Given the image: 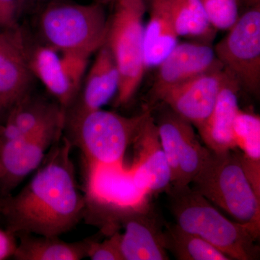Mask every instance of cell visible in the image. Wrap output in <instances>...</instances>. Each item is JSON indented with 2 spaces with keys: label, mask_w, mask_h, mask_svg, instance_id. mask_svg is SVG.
Segmentation results:
<instances>
[{
  "label": "cell",
  "mask_w": 260,
  "mask_h": 260,
  "mask_svg": "<svg viewBox=\"0 0 260 260\" xmlns=\"http://www.w3.org/2000/svg\"><path fill=\"white\" fill-rule=\"evenodd\" d=\"M53 145L49 158L18 194L0 197L4 228L20 234L59 237L84 217L85 198L77 185L66 137Z\"/></svg>",
  "instance_id": "1"
},
{
  "label": "cell",
  "mask_w": 260,
  "mask_h": 260,
  "mask_svg": "<svg viewBox=\"0 0 260 260\" xmlns=\"http://www.w3.org/2000/svg\"><path fill=\"white\" fill-rule=\"evenodd\" d=\"M176 224L204 239L231 260L259 259L257 237L246 225L225 218L189 185L171 186L166 191Z\"/></svg>",
  "instance_id": "2"
},
{
  "label": "cell",
  "mask_w": 260,
  "mask_h": 260,
  "mask_svg": "<svg viewBox=\"0 0 260 260\" xmlns=\"http://www.w3.org/2000/svg\"><path fill=\"white\" fill-rule=\"evenodd\" d=\"M191 184L192 189L259 239L260 198L246 177L238 149L221 153L210 150Z\"/></svg>",
  "instance_id": "3"
},
{
  "label": "cell",
  "mask_w": 260,
  "mask_h": 260,
  "mask_svg": "<svg viewBox=\"0 0 260 260\" xmlns=\"http://www.w3.org/2000/svg\"><path fill=\"white\" fill-rule=\"evenodd\" d=\"M152 111L145 107L138 115L124 116L101 109L64 116L66 138L72 146L81 150L88 164H122L128 147L133 144L142 123Z\"/></svg>",
  "instance_id": "4"
},
{
  "label": "cell",
  "mask_w": 260,
  "mask_h": 260,
  "mask_svg": "<svg viewBox=\"0 0 260 260\" xmlns=\"http://www.w3.org/2000/svg\"><path fill=\"white\" fill-rule=\"evenodd\" d=\"M37 24L44 45L90 58L105 44L109 20L104 5L96 2L55 1L42 10Z\"/></svg>",
  "instance_id": "5"
},
{
  "label": "cell",
  "mask_w": 260,
  "mask_h": 260,
  "mask_svg": "<svg viewBox=\"0 0 260 260\" xmlns=\"http://www.w3.org/2000/svg\"><path fill=\"white\" fill-rule=\"evenodd\" d=\"M106 44L119 70V87L115 105L121 107L138 91L147 70L144 51V0H114Z\"/></svg>",
  "instance_id": "6"
},
{
  "label": "cell",
  "mask_w": 260,
  "mask_h": 260,
  "mask_svg": "<svg viewBox=\"0 0 260 260\" xmlns=\"http://www.w3.org/2000/svg\"><path fill=\"white\" fill-rule=\"evenodd\" d=\"M224 70L241 89L260 94V3L250 7L214 48Z\"/></svg>",
  "instance_id": "7"
},
{
  "label": "cell",
  "mask_w": 260,
  "mask_h": 260,
  "mask_svg": "<svg viewBox=\"0 0 260 260\" xmlns=\"http://www.w3.org/2000/svg\"><path fill=\"white\" fill-rule=\"evenodd\" d=\"M145 191L138 187L130 169L122 164H88L87 193L85 195L86 214L119 224L123 213L148 201Z\"/></svg>",
  "instance_id": "8"
},
{
  "label": "cell",
  "mask_w": 260,
  "mask_h": 260,
  "mask_svg": "<svg viewBox=\"0 0 260 260\" xmlns=\"http://www.w3.org/2000/svg\"><path fill=\"white\" fill-rule=\"evenodd\" d=\"M154 117L160 143L172 175L173 186L190 185L210 153L201 144L189 121L161 103Z\"/></svg>",
  "instance_id": "9"
},
{
  "label": "cell",
  "mask_w": 260,
  "mask_h": 260,
  "mask_svg": "<svg viewBox=\"0 0 260 260\" xmlns=\"http://www.w3.org/2000/svg\"><path fill=\"white\" fill-rule=\"evenodd\" d=\"M64 116L30 134L0 139V197L11 194L30 173L42 164L48 148L60 138Z\"/></svg>",
  "instance_id": "10"
},
{
  "label": "cell",
  "mask_w": 260,
  "mask_h": 260,
  "mask_svg": "<svg viewBox=\"0 0 260 260\" xmlns=\"http://www.w3.org/2000/svg\"><path fill=\"white\" fill-rule=\"evenodd\" d=\"M89 59L80 54L59 53L44 44L28 52L32 75L55 98L64 112L80 93Z\"/></svg>",
  "instance_id": "11"
},
{
  "label": "cell",
  "mask_w": 260,
  "mask_h": 260,
  "mask_svg": "<svg viewBox=\"0 0 260 260\" xmlns=\"http://www.w3.org/2000/svg\"><path fill=\"white\" fill-rule=\"evenodd\" d=\"M223 67L214 48L203 42L179 44L158 64L147 107L153 109L171 89L215 68Z\"/></svg>",
  "instance_id": "12"
},
{
  "label": "cell",
  "mask_w": 260,
  "mask_h": 260,
  "mask_svg": "<svg viewBox=\"0 0 260 260\" xmlns=\"http://www.w3.org/2000/svg\"><path fill=\"white\" fill-rule=\"evenodd\" d=\"M119 224L124 229L120 234L123 260H168L164 244L165 224L149 202L121 215Z\"/></svg>",
  "instance_id": "13"
},
{
  "label": "cell",
  "mask_w": 260,
  "mask_h": 260,
  "mask_svg": "<svg viewBox=\"0 0 260 260\" xmlns=\"http://www.w3.org/2000/svg\"><path fill=\"white\" fill-rule=\"evenodd\" d=\"M135 158L130 168L135 183L150 195L167 191L172 186V175L153 115L147 116L133 142Z\"/></svg>",
  "instance_id": "14"
},
{
  "label": "cell",
  "mask_w": 260,
  "mask_h": 260,
  "mask_svg": "<svg viewBox=\"0 0 260 260\" xmlns=\"http://www.w3.org/2000/svg\"><path fill=\"white\" fill-rule=\"evenodd\" d=\"M225 75L223 67L209 70L171 89L159 103L166 104L198 129L211 114Z\"/></svg>",
  "instance_id": "15"
},
{
  "label": "cell",
  "mask_w": 260,
  "mask_h": 260,
  "mask_svg": "<svg viewBox=\"0 0 260 260\" xmlns=\"http://www.w3.org/2000/svg\"><path fill=\"white\" fill-rule=\"evenodd\" d=\"M32 77L21 32L8 30L0 40V112H9L29 94Z\"/></svg>",
  "instance_id": "16"
},
{
  "label": "cell",
  "mask_w": 260,
  "mask_h": 260,
  "mask_svg": "<svg viewBox=\"0 0 260 260\" xmlns=\"http://www.w3.org/2000/svg\"><path fill=\"white\" fill-rule=\"evenodd\" d=\"M96 53L81 93L65 111L64 116L99 110L116 97L120 78L114 56L106 42Z\"/></svg>",
  "instance_id": "17"
},
{
  "label": "cell",
  "mask_w": 260,
  "mask_h": 260,
  "mask_svg": "<svg viewBox=\"0 0 260 260\" xmlns=\"http://www.w3.org/2000/svg\"><path fill=\"white\" fill-rule=\"evenodd\" d=\"M241 88L225 72L223 85L211 114L200 128V137L207 147L215 153L235 150L233 127L240 110L239 95Z\"/></svg>",
  "instance_id": "18"
},
{
  "label": "cell",
  "mask_w": 260,
  "mask_h": 260,
  "mask_svg": "<svg viewBox=\"0 0 260 260\" xmlns=\"http://www.w3.org/2000/svg\"><path fill=\"white\" fill-rule=\"evenodd\" d=\"M63 116L64 112L59 104L28 94L10 109L5 124L0 126V139H14L30 134Z\"/></svg>",
  "instance_id": "19"
},
{
  "label": "cell",
  "mask_w": 260,
  "mask_h": 260,
  "mask_svg": "<svg viewBox=\"0 0 260 260\" xmlns=\"http://www.w3.org/2000/svg\"><path fill=\"white\" fill-rule=\"evenodd\" d=\"M13 257L17 260H80L88 257L93 239L67 242L59 237L24 234Z\"/></svg>",
  "instance_id": "20"
},
{
  "label": "cell",
  "mask_w": 260,
  "mask_h": 260,
  "mask_svg": "<svg viewBox=\"0 0 260 260\" xmlns=\"http://www.w3.org/2000/svg\"><path fill=\"white\" fill-rule=\"evenodd\" d=\"M169 15L179 37L210 44L216 35L200 0H150Z\"/></svg>",
  "instance_id": "21"
},
{
  "label": "cell",
  "mask_w": 260,
  "mask_h": 260,
  "mask_svg": "<svg viewBox=\"0 0 260 260\" xmlns=\"http://www.w3.org/2000/svg\"><path fill=\"white\" fill-rule=\"evenodd\" d=\"M236 148L246 177L260 198V117L240 109L233 127Z\"/></svg>",
  "instance_id": "22"
},
{
  "label": "cell",
  "mask_w": 260,
  "mask_h": 260,
  "mask_svg": "<svg viewBox=\"0 0 260 260\" xmlns=\"http://www.w3.org/2000/svg\"><path fill=\"white\" fill-rule=\"evenodd\" d=\"M150 18L145 25L144 51L147 70L157 68L178 44L174 24L166 12L150 1Z\"/></svg>",
  "instance_id": "23"
},
{
  "label": "cell",
  "mask_w": 260,
  "mask_h": 260,
  "mask_svg": "<svg viewBox=\"0 0 260 260\" xmlns=\"http://www.w3.org/2000/svg\"><path fill=\"white\" fill-rule=\"evenodd\" d=\"M164 244L179 260H231L204 239L184 231L177 224H165Z\"/></svg>",
  "instance_id": "24"
},
{
  "label": "cell",
  "mask_w": 260,
  "mask_h": 260,
  "mask_svg": "<svg viewBox=\"0 0 260 260\" xmlns=\"http://www.w3.org/2000/svg\"><path fill=\"white\" fill-rule=\"evenodd\" d=\"M208 20L218 31L229 30L240 17L241 0H200Z\"/></svg>",
  "instance_id": "25"
},
{
  "label": "cell",
  "mask_w": 260,
  "mask_h": 260,
  "mask_svg": "<svg viewBox=\"0 0 260 260\" xmlns=\"http://www.w3.org/2000/svg\"><path fill=\"white\" fill-rule=\"evenodd\" d=\"M120 233H113L109 239L102 242L93 239L88 253L92 260H123L120 250Z\"/></svg>",
  "instance_id": "26"
},
{
  "label": "cell",
  "mask_w": 260,
  "mask_h": 260,
  "mask_svg": "<svg viewBox=\"0 0 260 260\" xmlns=\"http://www.w3.org/2000/svg\"><path fill=\"white\" fill-rule=\"evenodd\" d=\"M22 10V0H0V31L18 28Z\"/></svg>",
  "instance_id": "27"
},
{
  "label": "cell",
  "mask_w": 260,
  "mask_h": 260,
  "mask_svg": "<svg viewBox=\"0 0 260 260\" xmlns=\"http://www.w3.org/2000/svg\"><path fill=\"white\" fill-rule=\"evenodd\" d=\"M17 246L16 236L5 228L0 227V260L13 257Z\"/></svg>",
  "instance_id": "28"
},
{
  "label": "cell",
  "mask_w": 260,
  "mask_h": 260,
  "mask_svg": "<svg viewBox=\"0 0 260 260\" xmlns=\"http://www.w3.org/2000/svg\"><path fill=\"white\" fill-rule=\"evenodd\" d=\"M241 1H242V3H245L249 8L260 3V0H241Z\"/></svg>",
  "instance_id": "29"
},
{
  "label": "cell",
  "mask_w": 260,
  "mask_h": 260,
  "mask_svg": "<svg viewBox=\"0 0 260 260\" xmlns=\"http://www.w3.org/2000/svg\"><path fill=\"white\" fill-rule=\"evenodd\" d=\"M114 0H95V2L99 3V4L104 5V6H105V5L108 4H112V3H114Z\"/></svg>",
  "instance_id": "30"
},
{
  "label": "cell",
  "mask_w": 260,
  "mask_h": 260,
  "mask_svg": "<svg viewBox=\"0 0 260 260\" xmlns=\"http://www.w3.org/2000/svg\"><path fill=\"white\" fill-rule=\"evenodd\" d=\"M42 1V0H22V5H23V8L24 5L25 3H35V2Z\"/></svg>",
  "instance_id": "31"
},
{
  "label": "cell",
  "mask_w": 260,
  "mask_h": 260,
  "mask_svg": "<svg viewBox=\"0 0 260 260\" xmlns=\"http://www.w3.org/2000/svg\"><path fill=\"white\" fill-rule=\"evenodd\" d=\"M7 31H8V30H3V31H0V40H1V39L5 37Z\"/></svg>",
  "instance_id": "32"
}]
</instances>
